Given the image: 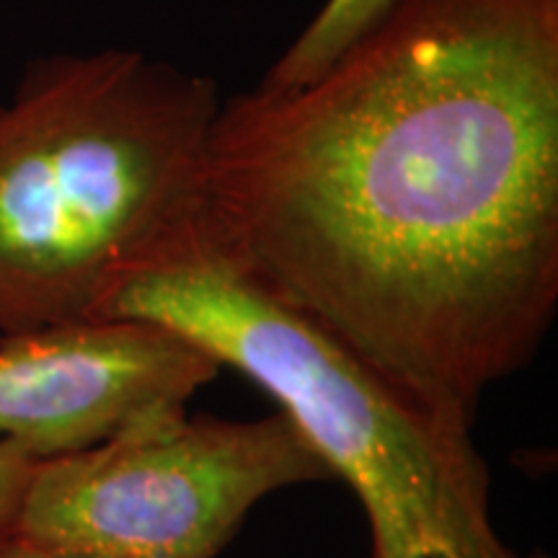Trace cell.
Here are the masks:
<instances>
[{
    "instance_id": "6da1fadb",
    "label": "cell",
    "mask_w": 558,
    "mask_h": 558,
    "mask_svg": "<svg viewBox=\"0 0 558 558\" xmlns=\"http://www.w3.org/2000/svg\"><path fill=\"white\" fill-rule=\"evenodd\" d=\"M205 220L262 284L473 424L558 305V0H399L222 101Z\"/></svg>"
},
{
    "instance_id": "7a4b0ae2",
    "label": "cell",
    "mask_w": 558,
    "mask_h": 558,
    "mask_svg": "<svg viewBox=\"0 0 558 558\" xmlns=\"http://www.w3.org/2000/svg\"><path fill=\"white\" fill-rule=\"evenodd\" d=\"M94 318L179 333L279 403L357 497L369 558H520L492 520V478L463 418L362 357L262 284L205 213L111 284Z\"/></svg>"
},
{
    "instance_id": "3957f363",
    "label": "cell",
    "mask_w": 558,
    "mask_h": 558,
    "mask_svg": "<svg viewBox=\"0 0 558 558\" xmlns=\"http://www.w3.org/2000/svg\"><path fill=\"white\" fill-rule=\"evenodd\" d=\"M215 81L107 47L29 62L0 101V337L90 318L205 213Z\"/></svg>"
},
{
    "instance_id": "277c9868",
    "label": "cell",
    "mask_w": 558,
    "mask_h": 558,
    "mask_svg": "<svg viewBox=\"0 0 558 558\" xmlns=\"http://www.w3.org/2000/svg\"><path fill=\"white\" fill-rule=\"evenodd\" d=\"M329 478L282 411L233 422L181 407L34 465L11 535L111 558H215L269 494Z\"/></svg>"
},
{
    "instance_id": "5b68a950",
    "label": "cell",
    "mask_w": 558,
    "mask_h": 558,
    "mask_svg": "<svg viewBox=\"0 0 558 558\" xmlns=\"http://www.w3.org/2000/svg\"><path fill=\"white\" fill-rule=\"evenodd\" d=\"M220 365L160 324L78 318L0 337V439L32 460L90 450L181 409Z\"/></svg>"
},
{
    "instance_id": "8992f818",
    "label": "cell",
    "mask_w": 558,
    "mask_h": 558,
    "mask_svg": "<svg viewBox=\"0 0 558 558\" xmlns=\"http://www.w3.org/2000/svg\"><path fill=\"white\" fill-rule=\"evenodd\" d=\"M399 0H326L305 29L275 60L262 83L298 86L316 78L347 47L373 29Z\"/></svg>"
},
{
    "instance_id": "52a82bcc",
    "label": "cell",
    "mask_w": 558,
    "mask_h": 558,
    "mask_svg": "<svg viewBox=\"0 0 558 558\" xmlns=\"http://www.w3.org/2000/svg\"><path fill=\"white\" fill-rule=\"evenodd\" d=\"M34 465H37V460L0 439V538L13 533V522H16Z\"/></svg>"
},
{
    "instance_id": "ba28073f",
    "label": "cell",
    "mask_w": 558,
    "mask_h": 558,
    "mask_svg": "<svg viewBox=\"0 0 558 558\" xmlns=\"http://www.w3.org/2000/svg\"><path fill=\"white\" fill-rule=\"evenodd\" d=\"M0 558H111V556L94 554V550L47 546V543L26 541V538H19V535H5V538H0Z\"/></svg>"
},
{
    "instance_id": "9c48e42d",
    "label": "cell",
    "mask_w": 558,
    "mask_h": 558,
    "mask_svg": "<svg viewBox=\"0 0 558 558\" xmlns=\"http://www.w3.org/2000/svg\"><path fill=\"white\" fill-rule=\"evenodd\" d=\"M520 558H550V554H546V550H543V548H535V550H530V554H525V556L520 554Z\"/></svg>"
}]
</instances>
